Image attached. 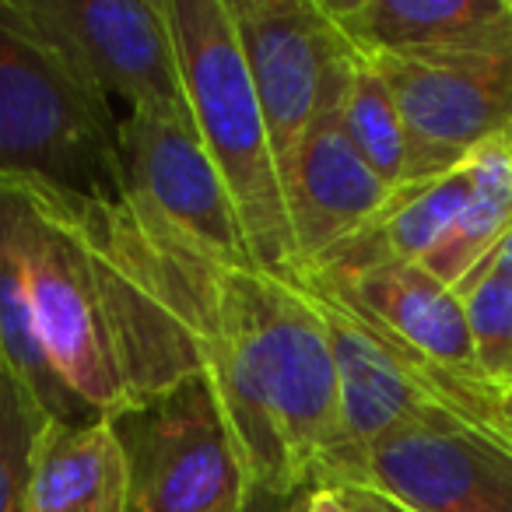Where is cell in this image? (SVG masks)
Segmentation results:
<instances>
[{
	"label": "cell",
	"mask_w": 512,
	"mask_h": 512,
	"mask_svg": "<svg viewBox=\"0 0 512 512\" xmlns=\"http://www.w3.org/2000/svg\"><path fill=\"white\" fill-rule=\"evenodd\" d=\"M334 491H341V498L351 505V512H407L404 505L390 502V498L376 495L369 488H358V484H337Z\"/></svg>",
	"instance_id": "obj_20"
},
{
	"label": "cell",
	"mask_w": 512,
	"mask_h": 512,
	"mask_svg": "<svg viewBox=\"0 0 512 512\" xmlns=\"http://www.w3.org/2000/svg\"><path fill=\"white\" fill-rule=\"evenodd\" d=\"M32 25L106 102L127 113L186 109L165 0H18Z\"/></svg>",
	"instance_id": "obj_7"
},
{
	"label": "cell",
	"mask_w": 512,
	"mask_h": 512,
	"mask_svg": "<svg viewBox=\"0 0 512 512\" xmlns=\"http://www.w3.org/2000/svg\"><path fill=\"white\" fill-rule=\"evenodd\" d=\"M306 512H351V505L334 488H309L306 491Z\"/></svg>",
	"instance_id": "obj_22"
},
{
	"label": "cell",
	"mask_w": 512,
	"mask_h": 512,
	"mask_svg": "<svg viewBox=\"0 0 512 512\" xmlns=\"http://www.w3.org/2000/svg\"><path fill=\"white\" fill-rule=\"evenodd\" d=\"M46 421L32 393L0 365V512H29L32 456Z\"/></svg>",
	"instance_id": "obj_18"
},
{
	"label": "cell",
	"mask_w": 512,
	"mask_h": 512,
	"mask_svg": "<svg viewBox=\"0 0 512 512\" xmlns=\"http://www.w3.org/2000/svg\"><path fill=\"white\" fill-rule=\"evenodd\" d=\"M299 281L348 306L386 341L449 383L495 390L477 369L460 292L435 281L421 264L386 260L358 267H313L299 274Z\"/></svg>",
	"instance_id": "obj_10"
},
{
	"label": "cell",
	"mask_w": 512,
	"mask_h": 512,
	"mask_svg": "<svg viewBox=\"0 0 512 512\" xmlns=\"http://www.w3.org/2000/svg\"><path fill=\"white\" fill-rule=\"evenodd\" d=\"M29 512H127V456L113 421H46L32 456Z\"/></svg>",
	"instance_id": "obj_13"
},
{
	"label": "cell",
	"mask_w": 512,
	"mask_h": 512,
	"mask_svg": "<svg viewBox=\"0 0 512 512\" xmlns=\"http://www.w3.org/2000/svg\"><path fill=\"white\" fill-rule=\"evenodd\" d=\"M362 60H432L512 53V0H323Z\"/></svg>",
	"instance_id": "obj_12"
},
{
	"label": "cell",
	"mask_w": 512,
	"mask_h": 512,
	"mask_svg": "<svg viewBox=\"0 0 512 512\" xmlns=\"http://www.w3.org/2000/svg\"><path fill=\"white\" fill-rule=\"evenodd\" d=\"M0 365L32 393V400L43 407L46 418L53 421L102 418V414L88 411L67 390V383L57 376V369H53L50 355L43 348V337H39L36 316H32L15 246H11L4 225H0Z\"/></svg>",
	"instance_id": "obj_16"
},
{
	"label": "cell",
	"mask_w": 512,
	"mask_h": 512,
	"mask_svg": "<svg viewBox=\"0 0 512 512\" xmlns=\"http://www.w3.org/2000/svg\"><path fill=\"white\" fill-rule=\"evenodd\" d=\"M505 148H509V162H512V127L505 130Z\"/></svg>",
	"instance_id": "obj_26"
},
{
	"label": "cell",
	"mask_w": 512,
	"mask_h": 512,
	"mask_svg": "<svg viewBox=\"0 0 512 512\" xmlns=\"http://www.w3.org/2000/svg\"><path fill=\"white\" fill-rule=\"evenodd\" d=\"M477 271H495V274H505V278H512V228L505 232V239L495 246V253L484 260Z\"/></svg>",
	"instance_id": "obj_23"
},
{
	"label": "cell",
	"mask_w": 512,
	"mask_h": 512,
	"mask_svg": "<svg viewBox=\"0 0 512 512\" xmlns=\"http://www.w3.org/2000/svg\"><path fill=\"white\" fill-rule=\"evenodd\" d=\"M463 512H512V502L509 505H481V509H463Z\"/></svg>",
	"instance_id": "obj_25"
},
{
	"label": "cell",
	"mask_w": 512,
	"mask_h": 512,
	"mask_svg": "<svg viewBox=\"0 0 512 512\" xmlns=\"http://www.w3.org/2000/svg\"><path fill=\"white\" fill-rule=\"evenodd\" d=\"M113 102L25 18L0 0V176H32L85 197H120Z\"/></svg>",
	"instance_id": "obj_2"
},
{
	"label": "cell",
	"mask_w": 512,
	"mask_h": 512,
	"mask_svg": "<svg viewBox=\"0 0 512 512\" xmlns=\"http://www.w3.org/2000/svg\"><path fill=\"white\" fill-rule=\"evenodd\" d=\"M467 197H470V176L463 165L446 172V176L400 186L390 204L362 232L344 239L341 246L330 249L313 267H358V264H386V260L421 264L442 242V235L453 228V221L460 218ZM313 267H306V271H313Z\"/></svg>",
	"instance_id": "obj_14"
},
{
	"label": "cell",
	"mask_w": 512,
	"mask_h": 512,
	"mask_svg": "<svg viewBox=\"0 0 512 512\" xmlns=\"http://www.w3.org/2000/svg\"><path fill=\"white\" fill-rule=\"evenodd\" d=\"M463 169L470 176L467 204L439 246L421 260V267L446 288H460L512 228V162L505 134L484 141Z\"/></svg>",
	"instance_id": "obj_15"
},
{
	"label": "cell",
	"mask_w": 512,
	"mask_h": 512,
	"mask_svg": "<svg viewBox=\"0 0 512 512\" xmlns=\"http://www.w3.org/2000/svg\"><path fill=\"white\" fill-rule=\"evenodd\" d=\"M165 15L176 39L186 109L232 197L253 264L281 278H299L281 165L242 60L228 0H165Z\"/></svg>",
	"instance_id": "obj_1"
},
{
	"label": "cell",
	"mask_w": 512,
	"mask_h": 512,
	"mask_svg": "<svg viewBox=\"0 0 512 512\" xmlns=\"http://www.w3.org/2000/svg\"><path fill=\"white\" fill-rule=\"evenodd\" d=\"M281 186H285L292 242L299 253V274L344 239L362 232L397 193L355 151L341 123V109L323 113L302 134L281 169Z\"/></svg>",
	"instance_id": "obj_11"
},
{
	"label": "cell",
	"mask_w": 512,
	"mask_h": 512,
	"mask_svg": "<svg viewBox=\"0 0 512 512\" xmlns=\"http://www.w3.org/2000/svg\"><path fill=\"white\" fill-rule=\"evenodd\" d=\"M0 225L15 246L39 337L67 390L102 418L127 411L99 281L74 221L71 190L0 176Z\"/></svg>",
	"instance_id": "obj_3"
},
{
	"label": "cell",
	"mask_w": 512,
	"mask_h": 512,
	"mask_svg": "<svg viewBox=\"0 0 512 512\" xmlns=\"http://www.w3.org/2000/svg\"><path fill=\"white\" fill-rule=\"evenodd\" d=\"M372 64V60H369ZM407 137V183L460 169L512 127V53L400 64L376 60Z\"/></svg>",
	"instance_id": "obj_8"
},
{
	"label": "cell",
	"mask_w": 512,
	"mask_h": 512,
	"mask_svg": "<svg viewBox=\"0 0 512 512\" xmlns=\"http://www.w3.org/2000/svg\"><path fill=\"white\" fill-rule=\"evenodd\" d=\"M246 512H306V491H295V495H267V491H253Z\"/></svg>",
	"instance_id": "obj_21"
},
{
	"label": "cell",
	"mask_w": 512,
	"mask_h": 512,
	"mask_svg": "<svg viewBox=\"0 0 512 512\" xmlns=\"http://www.w3.org/2000/svg\"><path fill=\"white\" fill-rule=\"evenodd\" d=\"M123 193L221 260H253L239 214L211 155L197 137L190 109L127 113L116 123Z\"/></svg>",
	"instance_id": "obj_9"
},
{
	"label": "cell",
	"mask_w": 512,
	"mask_h": 512,
	"mask_svg": "<svg viewBox=\"0 0 512 512\" xmlns=\"http://www.w3.org/2000/svg\"><path fill=\"white\" fill-rule=\"evenodd\" d=\"M228 15L285 169L302 134L344 106L362 57L323 0H228Z\"/></svg>",
	"instance_id": "obj_5"
},
{
	"label": "cell",
	"mask_w": 512,
	"mask_h": 512,
	"mask_svg": "<svg viewBox=\"0 0 512 512\" xmlns=\"http://www.w3.org/2000/svg\"><path fill=\"white\" fill-rule=\"evenodd\" d=\"M481 376L491 386L512 383V278L474 271L460 288Z\"/></svg>",
	"instance_id": "obj_19"
},
{
	"label": "cell",
	"mask_w": 512,
	"mask_h": 512,
	"mask_svg": "<svg viewBox=\"0 0 512 512\" xmlns=\"http://www.w3.org/2000/svg\"><path fill=\"white\" fill-rule=\"evenodd\" d=\"M495 414H498V428H502V435L512 442V383L495 386Z\"/></svg>",
	"instance_id": "obj_24"
},
{
	"label": "cell",
	"mask_w": 512,
	"mask_h": 512,
	"mask_svg": "<svg viewBox=\"0 0 512 512\" xmlns=\"http://www.w3.org/2000/svg\"><path fill=\"white\" fill-rule=\"evenodd\" d=\"M358 484L407 512H463L512 502V446L446 411L407 418L327 484Z\"/></svg>",
	"instance_id": "obj_6"
},
{
	"label": "cell",
	"mask_w": 512,
	"mask_h": 512,
	"mask_svg": "<svg viewBox=\"0 0 512 512\" xmlns=\"http://www.w3.org/2000/svg\"><path fill=\"white\" fill-rule=\"evenodd\" d=\"M109 421L127 456V512H246L253 484L207 376Z\"/></svg>",
	"instance_id": "obj_4"
},
{
	"label": "cell",
	"mask_w": 512,
	"mask_h": 512,
	"mask_svg": "<svg viewBox=\"0 0 512 512\" xmlns=\"http://www.w3.org/2000/svg\"><path fill=\"white\" fill-rule=\"evenodd\" d=\"M341 123H344V130H348L355 151L369 162V169L376 172L386 186L400 190L407 176L404 123H400L397 102H393L383 74H379L369 60H358L348 99H344V106H341Z\"/></svg>",
	"instance_id": "obj_17"
}]
</instances>
